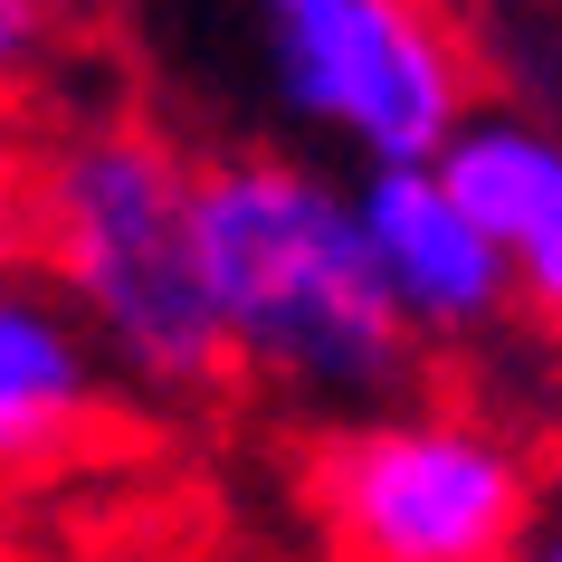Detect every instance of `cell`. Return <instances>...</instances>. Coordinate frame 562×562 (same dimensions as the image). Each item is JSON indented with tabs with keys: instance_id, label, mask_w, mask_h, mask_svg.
I'll use <instances>...</instances> for the list:
<instances>
[{
	"instance_id": "obj_1",
	"label": "cell",
	"mask_w": 562,
	"mask_h": 562,
	"mask_svg": "<svg viewBox=\"0 0 562 562\" xmlns=\"http://www.w3.org/2000/svg\"><path fill=\"white\" fill-rule=\"evenodd\" d=\"M191 258L229 382H258L305 419H353L419 391L429 353L362 258L353 191L305 153L238 144L191 162Z\"/></svg>"
},
{
	"instance_id": "obj_2",
	"label": "cell",
	"mask_w": 562,
	"mask_h": 562,
	"mask_svg": "<svg viewBox=\"0 0 562 562\" xmlns=\"http://www.w3.org/2000/svg\"><path fill=\"white\" fill-rule=\"evenodd\" d=\"M30 267L87 325L115 391L162 411L229 391V353L191 258V153L162 124L95 105L48 134L30 162Z\"/></svg>"
},
{
	"instance_id": "obj_3",
	"label": "cell",
	"mask_w": 562,
	"mask_h": 562,
	"mask_svg": "<svg viewBox=\"0 0 562 562\" xmlns=\"http://www.w3.org/2000/svg\"><path fill=\"white\" fill-rule=\"evenodd\" d=\"M543 458L505 411L401 391L325 419L305 458V515L334 562H515Z\"/></svg>"
},
{
	"instance_id": "obj_4",
	"label": "cell",
	"mask_w": 562,
	"mask_h": 562,
	"mask_svg": "<svg viewBox=\"0 0 562 562\" xmlns=\"http://www.w3.org/2000/svg\"><path fill=\"white\" fill-rule=\"evenodd\" d=\"M248 30L277 105L362 162H429L468 115V48L429 0H248Z\"/></svg>"
},
{
	"instance_id": "obj_5",
	"label": "cell",
	"mask_w": 562,
	"mask_h": 562,
	"mask_svg": "<svg viewBox=\"0 0 562 562\" xmlns=\"http://www.w3.org/2000/svg\"><path fill=\"white\" fill-rule=\"evenodd\" d=\"M353 229L419 353H476L515 334V267L439 181V162H362Z\"/></svg>"
},
{
	"instance_id": "obj_6",
	"label": "cell",
	"mask_w": 562,
	"mask_h": 562,
	"mask_svg": "<svg viewBox=\"0 0 562 562\" xmlns=\"http://www.w3.org/2000/svg\"><path fill=\"white\" fill-rule=\"evenodd\" d=\"M429 162L515 267V325L562 344V124L515 115V105H468Z\"/></svg>"
},
{
	"instance_id": "obj_7",
	"label": "cell",
	"mask_w": 562,
	"mask_h": 562,
	"mask_svg": "<svg viewBox=\"0 0 562 562\" xmlns=\"http://www.w3.org/2000/svg\"><path fill=\"white\" fill-rule=\"evenodd\" d=\"M115 401V372L38 267L0 277V476H38Z\"/></svg>"
},
{
	"instance_id": "obj_8",
	"label": "cell",
	"mask_w": 562,
	"mask_h": 562,
	"mask_svg": "<svg viewBox=\"0 0 562 562\" xmlns=\"http://www.w3.org/2000/svg\"><path fill=\"white\" fill-rule=\"evenodd\" d=\"M95 0H0V105H30L67 77Z\"/></svg>"
},
{
	"instance_id": "obj_9",
	"label": "cell",
	"mask_w": 562,
	"mask_h": 562,
	"mask_svg": "<svg viewBox=\"0 0 562 562\" xmlns=\"http://www.w3.org/2000/svg\"><path fill=\"white\" fill-rule=\"evenodd\" d=\"M30 267V153L0 144V277Z\"/></svg>"
},
{
	"instance_id": "obj_10",
	"label": "cell",
	"mask_w": 562,
	"mask_h": 562,
	"mask_svg": "<svg viewBox=\"0 0 562 562\" xmlns=\"http://www.w3.org/2000/svg\"><path fill=\"white\" fill-rule=\"evenodd\" d=\"M515 562H562V486L533 496V525H525V543H515Z\"/></svg>"
}]
</instances>
